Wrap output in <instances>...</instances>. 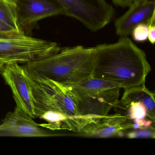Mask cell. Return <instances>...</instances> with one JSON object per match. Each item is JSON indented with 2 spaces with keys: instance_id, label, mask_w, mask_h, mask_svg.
<instances>
[{
  "instance_id": "cell-15",
  "label": "cell",
  "mask_w": 155,
  "mask_h": 155,
  "mask_svg": "<svg viewBox=\"0 0 155 155\" xmlns=\"http://www.w3.org/2000/svg\"><path fill=\"white\" fill-rule=\"evenodd\" d=\"M129 138L139 137H148L155 138V128L143 129L139 131L130 133L128 134Z\"/></svg>"
},
{
  "instance_id": "cell-14",
  "label": "cell",
  "mask_w": 155,
  "mask_h": 155,
  "mask_svg": "<svg viewBox=\"0 0 155 155\" xmlns=\"http://www.w3.org/2000/svg\"><path fill=\"white\" fill-rule=\"evenodd\" d=\"M149 26L145 23L137 25L131 31L132 38L137 42H144L148 40Z\"/></svg>"
},
{
  "instance_id": "cell-7",
  "label": "cell",
  "mask_w": 155,
  "mask_h": 155,
  "mask_svg": "<svg viewBox=\"0 0 155 155\" xmlns=\"http://www.w3.org/2000/svg\"><path fill=\"white\" fill-rule=\"evenodd\" d=\"M1 71L12 90L17 107L32 118L36 117L32 90L24 67L17 62H9Z\"/></svg>"
},
{
  "instance_id": "cell-13",
  "label": "cell",
  "mask_w": 155,
  "mask_h": 155,
  "mask_svg": "<svg viewBox=\"0 0 155 155\" xmlns=\"http://www.w3.org/2000/svg\"><path fill=\"white\" fill-rule=\"evenodd\" d=\"M0 21L16 31H22L18 24L16 9L12 0H0Z\"/></svg>"
},
{
  "instance_id": "cell-16",
  "label": "cell",
  "mask_w": 155,
  "mask_h": 155,
  "mask_svg": "<svg viewBox=\"0 0 155 155\" xmlns=\"http://www.w3.org/2000/svg\"><path fill=\"white\" fill-rule=\"evenodd\" d=\"M148 40L152 45L155 42V22H150L148 24Z\"/></svg>"
},
{
  "instance_id": "cell-10",
  "label": "cell",
  "mask_w": 155,
  "mask_h": 155,
  "mask_svg": "<svg viewBox=\"0 0 155 155\" xmlns=\"http://www.w3.org/2000/svg\"><path fill=\"white\" fill-rule=\"evenodd\" d=\"M28 114L16 107L13 111L6 115L0 131L9 136L21 137H46L52 136L42 129Z\"/></svg>"
},
{
  "instance_id": "cell-5",
  "label": "cell",
  "mask_w": 155,
  "mask_h": 155,
  "mask_svg": "<svg viewBox=\"0 0 155 155\" xmlns=\"http://www.w3.org/2000/svg\"><path fill=\"white\" fill-rule=\"evenodd\" d=\"M60 48L56 42L33 38L22 31L0 32V60L7 63H28Z\"/></svg>"
},
{
  "instance_id": "cell-8",
  "label": "cell",
  "mask_w": 155,
  "mask_h": 155,
  "mask_svg": "<svg viewBox=\"0 0 155 155\" xmlns=\"http://www.w3.org/2000/svg\"><path fill=\"white\" fill-rule=\"evenodd\" d=\"M21 30L30 31L39 21L48 17L64 15L63 8L54 0H12Z\"/></svg>"
},
{
  "instance_id": "cell-9",
  "label": "cell",
  "mask_w": 155,
  "mask_h": 155,
  "mask_svg": "<svg viewBox=\"0 0 155 155\" xmlns=\"http://www.w3.org/2000/svg\"><path fill=\"white\" fill-rule=\"evenodd\" d=\"M128 10L115 21L116 34L127 37L135 27L141 23L148 24L155 16V0H134Z\"/></svg>"
},
{
  "instance_id": "cell-11",
  "label": "cell",
  "mask_w": 155,
  "mask_h": 155,
  "mask_svg": "<svg viewBox=\"0 0 155 155\" xmlns=\"http://www.w3.org/2000/svg\"><path fill=\"white\" fill-rule=\"evenodd\" d=\"M134 129V124L126 115H108L97 119L86 126L79 134L96 137H113L122 131Z\"/></svg>"
},
{
  "instance_id": "cell-1",
  "label": "cell",
  "mask_w": 155,
  "mask_h": 155,
  "mask_svg": "<svg viewBox=\"0 0 155 155\" xmlns=\"http://www.w3.org/2000/svg\"><path fill=\"white\" fill-rule=\"evenodd\" d=\"M93 78L125 90L145 84L151 70L144 51L127 37L115 43L97 45Z\"/></svg>"
},
{
  "instance_id": "cell-18",
  "label": "cell",
  "mask_w": 155,
  "mask_h": 155,
  "mask_svg": "<svg viewBox=\"0 0 155 155\" xmlns=\"http://www.w3.org/2000/svg\"><path fill=\"white\" fill-rule=\"evenodd\" d=\"M16 31L8 25H6L5 23L0 21V32H9V31Z\"/></svg>"
},
{
  "instance_id": "cell-12",
  "label": "cell",
  "mask_w": 155,
  "mask_h": 155,
  "mask_svg": "<svg viewBox=\"0 0 155 155\" xmlns=\"http://www.w3.org/2000/svg\"><path fill=\"white\" fill-rule=\"evenodd\" d=\"M135 102H142L146 106L148 117L155 122V93L149 90L145 84L125 90L120 101L125 108Z\"/></svg>"
},
{
  "instance_id": "cell-17",
  "label": "cell",
  "mask_w": 155,
  "mask_h": 155,
  "mask_svg": "<svg viewBox=\"0 0 155 155\" xmlns=\"http://www.w3.org/2000/svg\"><path fill=\"white\" fill-rule=\"evenodd\" d=\"M134 1V0H112L114 5L123 8L129 7Z\"/></svg>"
},
{
  "instance_id": "cell-2",
  "label": "cell",
  "mask_w": 155,
  "mask_h": 155,
  "mask_svg": "<svg viewBox=\"0 0 155 155\" xmlns=\"http://www.w3.org/2000/svg\"><path fill=\"white\" fill-rule=\"evenodd\" d=\"M95 60V47H60L23 67L33 80H50L67 86L93 78Z\"/></svg>"
},
{
  "instance_id": "cell-6",
  "label": "cell",
  "mask_w": 155,
  "mask_h": 155,
  "mask_svg": "<svg viewBox=\"0 0 155 155\" xmlns=\"http://www.w3.org/2000/svg\"><path fill=\"white\" fill-rule=\"evenodd\" d=\"M63 8L64 15L76 19L92 32L111 21L114 9L106 0H54Z\"/></svg>"
},
{
  "instance_id": "cell-3",
  "label": "cell",
  "mask_w": 155,
  "mask_h": 155,
  "mask_svg": "<svg viewBox=\"0 0 155 155\" xmlns=\"http://www.w3.org/2000/svg\"><path fill=\"white\" fill-rule=\"evenodd\" d=\"M29 77V76H28ZM36 117L48 123L58 115L81 118L74 99L66 86L50 80L35 81L29 77Z\"/></svg>"
},
{
  "instance_id": "cell-19",
  "label": "cell",
  "mask_w": 155,
  "mask_h": 155,
  "mask_svg": "<svg viewBox=\"0 0 155 155\" xmlns=\"http://www.w3.org/2000/svg\"><path fill=\"white\" fill-rule=\"evenodd\" d=\"M6 64H7V63L4 62L3 61L0 60V71L3 68V67H4V66H5Z\"/></svg>"
},
{
  "instance_id": "cell-4",
  "label": "cell",
  "mask_w": 155,
  "mask_h": 155,
  "mask_svg": "<svg viewBox=\"0 0 155 155\" xmlns=\"http://www.w3.org/2000/svg\"><path fill=\"white\" fill-rule=\"evenodd\" d=\"M67 87L80 114L87 116L108 115L118 103L121 89L115 83L94 78Z\"/></svg>"
}]
</instances>
